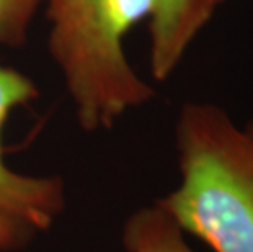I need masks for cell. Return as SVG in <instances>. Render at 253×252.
Returning <instances> with one entry per match:
<instances>
[{
	"instance_id": "1",
	"label": "cell",
	"mask_w": 253,
	"mask_h": 252,
	"mask_svg": "<svg viewBox=\"0 0 253 252\" xmlns=\"http://www.w3.org/2000/svg\"><path fill=\"white\" fill-rule=\"evenodd\" d=\"M180 182L155 200L212 252H253V120L186 101L175 123Z\"/></svg>"
},
{
	"instance_id": "6",
	"label": "cell",
	"mask_w": 253,
	"mask_h": 252,
	"mask_svg": "<svg viewBox=\"0 0 253 252\" xmlns=\"http://www.w3.org/2000/svg\"><path fill=\"white\" fill-rule=\"evenodd\" d=\"M40 7L42 0H0V48L17 50L26 45Z\"/></svg>"
},
{
	"instance_id": "2",
	"label": "cell",
	"mask_w": 253,
	"mask_h": 252,
	"mask_svg": "<svg viewBox=\"0 0 253 252\" xmlns=\"http://www.w3.org/2000/svg\"><path fill=\"white\" fill-rule=\"evenodd\" d=\"M47 52L84 131L111 130L157 92L129 62L125 38L154 13L155 0H42Z\"/></svg>"
},
{
	"instance_id": "5",
	"label": "cell",
	"mask_w": 253,
	"mask_h": 252,
	"mask_svg": "<svg viewBox=\"0 0 253 252\" xmlns=\"http://www.w3.org/2000/svg\"><path fill=\"white\" fill-rule=\"evenodd\" d=\"M123 244L126 252H196L178 223L155 202L126 219Z\"/></svg>"
},
{
	"instance_id": "4",
	"label": "cell",
	"mask_w": 253,
	"mask_h": 252,
	"mask_svg": "<svg viewBox=\"0 0 253 252\" xmlns=\"http://www.w3.org/2000/svg\"><path fill=\"white\" fill-rule=\"evenodd\" d=\"M227 0H155L149 25V69L165 82Z\"/></svg>"
},
{
	"instance_id": "3",
	"label": "cell",
	"mask_w": 253,
	"mask_h": 252,
	"mask_svg": "<svg viewBox=\"0 0 253 252\" xmlns=\"http://www.w3.org/2000/svg\"><path fill=\"white\" fill-rule=\"evenodd\" d=\"M38 97L33 79L0 61V252L26 249L66 210L61 177L20 174L3 157L2 135L8 116Z\"/></svg>"
}]
</instances>
